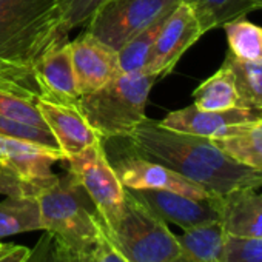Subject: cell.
<instances>
[{
	"label": "cell",
	"instance_id": "obj_13",
	"mask_svg": "<svg viewBox=\"0 0 262 262\" xmlns=\"http://www.w3.org/2000/svg\"><path fill=\"white\" fill-rule=\"evenodd\" d=\"M70 45L80 96L102 88L120 74L117 51L96 39L88 31L70 42Z\"/></svg>",
	"mask_w": 262,
	"mask_h": 262
},
{
	"label": "cell",
	"instance_id": "obj_31",
	"mask_svg": "<svg viewBox=\"0 0 262 262\" xmlns=\"http://www.w3.org/2000/svg\"><path fill=\"white\" fill-rule=\"evenodd\" d=\"M7 245H8V244H2V242H0V253H2V251L7 248Z\"/></svg>",
	"mask_w": 262,
	"mask_h": 262
},
{
	"label": "cell",
	"instance_id": "obj_23",
	"mask_svg": "<svg viewBox=\"0 0 262 262\" xmlns=\"http://www.w3.org/2000/svg\"><path fill=\"white\" fill-rule=\"evenodd\" d=\"M167 16L150 25L147 30L135 36L131 40H128L119 51V67L120 73H138L145 71L147 63L150 60L155 42L158 39V34L165 22Z\"/></svg>",
	"mask_w": 262,
	"mask_h": 262
},
{
	"label": "cell",
	"instance_id": "obj_29",
	"mask_svg": "<svg viewBox=\"0 0 262 262\" xmlns=\"http://www.w3.org/2000/svg\"><path fill=\"white\" fill-rule=\"evenodd\" d=\"M31 253V248L24 245L8 244L7 248L0 253V262H25Z\"/></svg>",
	"mask_w": 262,
	"mask_h": 262
},
{
	"label": "cell",
	"instance_id": "obj_21",
	"mask_svg": "<svg viewBox=\"0 0 262 262\" xmlns=\"http://www.w3.org/2000/svg\"><path fill=\"white\" fill-rule=\"evenodd\" d=\"M211 141L236 162L262 170V120L253 122L234 136Z\"/></svg>",
	"mask_w": 262,
	"mask_h": 262
},
{
	"label": "cell",
	"instance_id": "obj_20",
	"mask_svg": "<svg viewBox=\"0 0 262 262\" xmlns=\"http://www.w3.org/2000/svg\"><path fill=\"white\" fill-rule=\"evenodd\" d=\"M187 2L194 10L204 34L222 28L227 22L244 17L256 10L253 0H187Z\"/></svg>",
	"mask_w": 262,
	"mask_h": 262
},
{
	"label": "cell",
	"instance_id": "obj_2",
	"mask_svg": "<svg viewBox=\"0 0 262 262\" xmlns=\"http://www.w3.org/2000/svg\"><path fill=\"white\" fill-rule=\"evenodd\" d=\"M67 36L56 0H0V90L39 97L34 65Z\"/></svg>",
	"mask_w": 262,
	"mask_h": 262
},
{
	"label": "cell",
	"instance_id": "obj_7",
	"mask_svg": "<svg viewBox=\"0 0 262 262\" xmlns=\"http://www.w3.org/2000/svg\"><path fill=\"white\" fill-rule=\"evenodd\" d=\"M65 162H68V173L91 199L105 228H111L122 213L126 188L106 158L103 141L70 156Z\"/></svg>",
	"mask_w": 262,
	"mask_h": 262
},
{
	"label": "cell",
	"instance_id": "obj_5",
	"mask_svg": "<svg viewBox=\"0 0 262 262\" xmlns=\"http://www.w3.org/2000/svg\"><path fill=\"white\" fill-rule=\"evenodd\" d=\"M114 250L126 262H179L178 237L159 216L126 190L122 213L105 228Z\"/></svg>",
	"mask_w": 262,
	"mask_h": 262
},
{
	"label": "cell",
	"instance_id": "obj_12",
	"mask_svg": "<svg viewBox=\"0 0 262 262\" xmlns=\"http://www.w3.org/2000/svg\"><path fill=\"white\" fill-rule=\"evenodd\" d=\"M39 97L51 102L79 103V90L73 68L71 45L67 37L54 42L36 62L33 70Z\"/></svg>",
	"mask_w": 262,
	"mask_h": 262
},
{
	"label": "cell",
	"instance_id": "obj_17",
	"mask_svg": "<svg viewBox=\"0 0 262 262\" xmlns=\"http://www.w3.org/2000/svg\"><path fill=\"white\" fill-rule=\"evenodd\" d=\"M193 105L205 111L244 108L236 90L234 76L224 62L214 74L199 83L193 91Z\"/></svg>",
	"mask_w": 262,
	"mask_h": 262
},
{
	"label": "cell",
	"instance_id": "obj_16",
	"mask_svg": "<svg viewBox=\"0 0 262 262\" xmlns=\"http://www.w3.org/2000/svg\"><path fill=\"white\" fill-rule=\"evenodd\" d=\"M227 236L221 221L184 230L176 236L181 247L179 262H225Z\"/></svg>",
	"mask_w": 262,
	"mask_h": 262
},
{
	"label": "cell",
	"instance_id": "obj_27",
	"mask_svg": "<svg viewBox=\"0 0 262 262\" xmlns=\"http://www.w3.org/2000/svg\"><path fill=\"white\" fill-rule=\"evenodd\" d=\"M225 262H262V237L227 236Z\"/></svg>",
	"mask_w": 262,
	"mask_h": 262
},
{
	"label": "cell",
	"instance_id": "obj_22",
	"mask_svg": "<svg viewBox=\"0 0 262 262\" xmlns=\"http://www.w3.org/2000/svg\"><path fill=\"white\" fill-rule=\"evenodd\" d=\"M228 51L242 60H262V27L244 17L227 22L224 27Z\"/></svg>",
	"mask_w": 262,
	"mask_h": 262
},
{
	"label": "cell",
	"instance_id": "obj_25",
	"mask_svg": "<svg viewBox=\"0 0 262 262\" xmlns=\"http://www.w3.org/2000/svg\"><path fill=\"white\" fill-rule=\"evenodd\" d=\"M0 135L60 151L54 136L51 135V131L48 128H39V126L20 123V122H16V120H11V119L0 116Z\"/></svg>",
	"mask_w": 262,
	"mask_h": 262
},
{
	"label": "cell",
	"instance_id": "obj_30",
	"mask_svg": "<svg viewBox=\"0 0 262 262\" xmlns=\"http://www.w3.org/2000/svg\"><path fill=\"white\" fill-rule=\"evenodd\" d=\"M94 262H126V260L114 250V247L110 244L108 237H105V241L102 242V245L97 251Z\"/></svg>",
	"mask_w": 262,
	"mask_h": 262
},
{
	"label": "cell",
	"instance_id": "obj_1",
	"mask_svg": "<svg viewBox=\"0 0 262 262\" xmlns=\"http://www.w3.org/2000/svg\"><path fill=\"white\" fill-rule=\"evenodd\" d=\"M125 139L129 153L178 171L213 196L262 187V170L236 162L211 139L178 133L148 117Z\"/></svg>",
	"mask_w": 262,
	"mask_h": 262
},
{
	"label": "cell",
	"instance_id": "obj_6",
	"mask_svg": "<svg viewBox=\"0 0 262 262\" xmlns=\"http://www.w3.org/2000/svg\"><path fill=\"white\" fill-rule=\"evenodd\" d=\"M181 2L184 0H105L86 22V31L119 51Z\"/></svg>",
	"mask_w": 262,
	"mask_h": 262
},
{
	"label": "cell",
	"instance_id": "obj_10",
	"mask_svg": "<svg viewBox=\"0 0 262 262\" xmlns=\"http://www.w3.org/2000/svg\"><path fill=\"white\" fill-rule=\"evenodd\" d=\"M113 167L122 185L128 190H164L194 199L214 198L205 188L184 178L178 171L133 153L117 159Z\"/></svg>",
	"mask_w": 262,
	"mask_h": 262
},
{
	"label": "cell",
	"instance_id": "obj_11",
	"mask_svg": "<svg viewBox=\"0 0 262 262\" xmlns=\"http://www.w3.org/2000/svg\"><path fill=\"white\" fill-rule=\"evenodd\" d=\"M128 190V188H126ZM131 194L144 202L156 216L167 224H174L182 230H190L204 224L221 221L216 198L194 199L164 190H129Z\"/></svg>",
	"mask_w": 262,
	"mask_h": 262
},
{
	"label": "cell",
	"instance_id": "obj_15",
	"mask_svg": "<svg viewBox=\"0 0 262 262\" xmlns=\"http://www.w3.org/2000/svg\"><path fill=\"white\" fill-rule=\"evenodd\" d=\"M216 202L228 236L262 237V193L237 190L217 196Z\"/></svg>",
	"mask_w": 262,
	"mask_h": 262
},
{
	"label": "cell",
	"instance_id": "obj_9",
	"mask_svg": "<svg viewBox=\"0 0 262 262\" xmlns=\"http://www.w3.org/2000/svg\"><path fill=\"white\" fill-rule=\"evenodd\" d=\"M262 120V111L253 108H231L224 111H205L194 105L168 113L159 125L207 139H221L234 136L253 122Z\"/></svg>",
	"mask_w": 262,
	"mask_h": 262
},
{
	"label": "cell",
	"instance_id": "obj_26",
	"mask_svg": "<svg viewBox=\"0 0 262 262\" xmlns=\"http://www.w3.org/2000/svg\"><path fill=\"white\" fill-rule=\"evenodd\" d=\"M105 2V0H56L60 20L65 33L86 25L94 11Z\"/></svg>",
	"mask_w": 262,
	"mask_h": 262
},
{
	"label": "cell",
	"instance_id": "obj_3",
	"mask_svg": "<svg viewBox=\"0 0 262 262\" xmlns=\"http://www.w3.org/2000/svg\"><path fill=\"white\" fill-rule=\"evenodd\" d=\"M43 231L50 233L74 262H94L106 237L105 225L85 190L68 173L36 198Z\"/></svg>",
	"mask_w": 262,
	"mask_h": 262
},
{
	"label": "cell",
	"instance_id": "obj_24",
	"mask_svg": "<svg viewBox=\"0 0 262 262\" xmlns=\"http://www.w3.org/2000/svg\"><path fill=\"white\" fill-rule=\"evenodd\" d=\"M36 100L37 97L0 90V116L20 123L47 128V123L37 108Z\"/></svg>",
	"mask_w": 262,
	"mask_h": 262
},
{
	"label": "cell",
	"instance_id": "obj_4",
	"mask_svg": "<svg viewBox=\"0 0 262 262\" xmlns=\"http://www.w3.org/2000/svg\"><path fill=\"white\" fill-rule=\"evenodd\" d=\"M156 79L148 71L120 73L102 88L80 96L77 106L102 141L125 139L147 119L145 108Z\"/></svg>",
	"mask_w": 262,
	"mask_h": 262
},
{
	"label": "cell",
	"instance_id": "obj_14",
	"mask_svg": "<svg viewBox=\"0 0 262 262\" xmlns=\"http://www.w3.org/2000/svg\"><path fill=\"white\" fill-rule=\"evenodd\" d=\"M36 102L65 159L102 141L77 105L51 102L43 97H37Z\"/></svg>",
	"mask_w": 262,
	"mask_h": 262
},
{
	"label": "cell",
	"instance_id": "obj_8",
	"mask_svg": "<svg viewBox=\"0 0 262 262\" xmlns=\"http://www.w3.org/2000/svg\"><path fill=\"white\" fill-rule=\"evenodd\" d=\"M204 36L191 5L184 0L165 19L145 71L156 77L170 74L181 57Z\"/></svg>",
	"mask_w": 262,
	"mask_h": 262
},
{
	"label": "cell",
	"instance_id": "obj_19",
	"mask_svg": "<svg viewBox=\"0 0 262 262\" xmlns=\"http://www.w3.org/2000/svg\"><path fill=\"white\" fill-rule=\"evenodd\" d=\"M224 63L234 76L241 105L262 111V60H242L228 51Z\"/></svg>",
	"mask_w": 262,
	"mask_h": 262
},
{
	"label": "cell",
	"instance_id": "obj_28",
	"mask_svg": "<svg viewBox=\"0 0 262 262\" xmlns=\"http://www.w3.org/2000/svg\"><path fill=\"white\" fill-rule=\"evenodd\" d=\"M25 262H74V260L50 233H45V236L39 241V244L31 250Z\"/></svg>",
	"mask_w": 262,
	"mask_h": 262
},
{
	"label": "cell",
	"instance_id": "obj_18",
	"mask_svg": "<svg viewBox=\"0 0 262 262\" xmlns=\"http://www.w3.org/2000/svg\"><path fill=\"white\" fill-rule=\"evenodd\" d=\"M36 230H43L37 199L7 196L0 202V237Z\"/></svg>",
	"mask_w": 262,
	"mask_h": 262
}]
</instances>
